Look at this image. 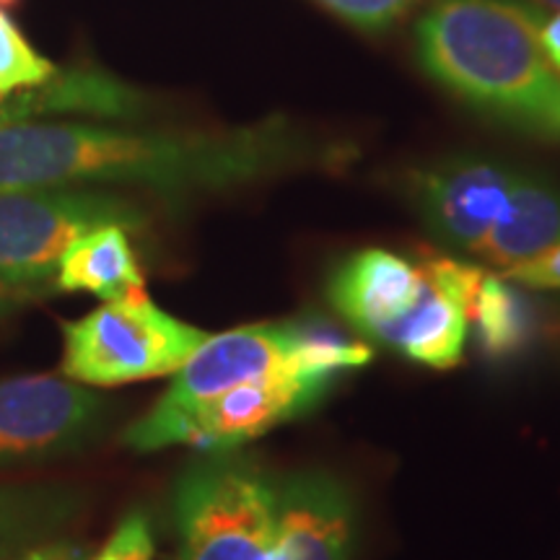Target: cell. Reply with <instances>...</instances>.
Returning a JSON list of instances; mask_svg holds the SVG:
<instances>
[{"mask_svg": "<svg viewBox=\"0 0 560 560\" xmlns=\"http://www.w3.org/2000/svg\"><path fill=\"white\" fill-rule=\"evenodd\" d=\"M542 21L522 0H439L418 26L420 62L475 107L560 138V70L542 47Z\"/></svg>", "mask_w": 560, "mask_h": 560, "instance_id": "obj_2", "label": "cell"}, {"mask_svg": "<svg viewBox=\"0 0 560 560\" xmlns=\"http://www.w3.org/2000/svg\"><path fill=\"white\" fill-rule=\"evenodd\" d=\"M429 289L431 276L423 265L387 249H363L338 265L327 296L355 330L392 348Z\"/></svg>", "mask_w": 560, "mask_h": 560, "instance_id": "obj_9", "label": "cell"}, {"mask_svg": "<svg viewBox=\"0 0 560 560\" xmlns=\"http://www.w3.org/2000/svg\"><path fill=\"white\" fill-rule=\"evenodd\" d=\"M355 501L332 475L276 482V560H353Z\"/></svg>", "mask_w": 560, "mask_h": 560, "instance_id": "obj_11", "label": "cell"}, {"mask_svg": "<svg viewBox=\"0 0 560 560\" xmlns=\"http://www.w3.org/2000/svg\"><path fill=\"white\" fill-rule=\"evenodd\" d=\"M560 242V190L550 182L520 172L495 219L493 229L478 249V260L495 270L535 260Z\"/></svg>", "mask_w": 560, "mask_h": 560, "instance_id": "obj_13", "label": "cell"}, {"mask_svg": "<svg viewBox=\"0 0 560 560\" xmlns=\"http://www.w3.org/2000/svg\"><path fill=\"white\" fill-rule=\"evenodd\" d=\"M19 499H5L0 501V545L5 542V537H9V532L16 527V509H19Z\"/></svg>", "mask_w": 560, "mask_h": 560, "instance_id": "obj_22", "label": "cell"}, {"mask_svg": "<svg viewBox=\"0 0 560 560\" xmlns=\"http://www.w3.org/2000/svg\"><path fill=\"white\" fill-rule=\"evenodd\" d=\"M499 272L503 278H509L511 283L524 285V289H560V242L548 252H542L540 257H535V260H527Z\"/></svg>", "mask_w": 560, "mask_h": 560, "instance_id": "obj_19", "label": "cell"}, {"mask_svg": "<svg viewBox=\"0 0 560 560\" xmlns=\"http://www.w3.org/2000/svg\"><path fill=\"white\" fill-rule=\"evenodd\" d=\"M179 560H276V482L247 459L213 457L174 495Z\"/></svg>", "mask_w": 560, "mask_h": 560, "instance_id": "obj_5", "label": "cell"}, {"mask_svg": "<svg viewBox=\"0 0 560 560\" xmlns=\"http://www.w3.org/2000/svg\"><path fill=\"white\" fill-rule=\"evenodd\" d=\"M348 24L359 26V30H382L392 19H397L408 9L412 0H319Z\"/></svg>", "mask_w": 560, "mask_h": 560, "instance_id": "obj_18", "label": "cell"}, {"mask_svg": "<svg viewBox=\"0 0 560 560\" xmlns=\"http://www.w3.org/2000/svg\"><path fill=\"white\" fill-rule=\"evenodd\" d=\"M55 73H58L55 62L42 58L13 26V21L0 11V96L39 86Z\"/></svg>", "mask_w": 560, "mask_h": 560, "instance_id": "obj_16", "label": "cell"}, {"mask_svg": "<svg viewBox=\"0 0 560 560\" xmlns=\"http://www.w3.org/2000/svg\"><path fill=\"white\" fill-rule=\"evenodd\" d=\"M21 560H83V556L73 545H47V548L30 550Z\"/></svg>", "mask_w": 560, "mask_h": 560, "instance_id": "obj_21", "label": "cell"}, {"mask_svg": "<svg viewBox=\"0 0 560 560\" xmlns=\"http://www.w3.org/2000/svg\"><path fill=\"white\" fill-rule=\"evenodd\" d=\"M429 265L459 296L467 325L488 359H509L527 346L532 312L509 278L454 257H429Z\"/></svg>", "mask_w": 560, "mask_h": 560, "instance_id": "obj_12", "label": "cell"}, {"mask_svg": "<svg viewBox=\"0 0 560 560\" xmlns=\"http://www.w3.org/2000/svg\"><path fill=\"white\" fill-rule=\"evenodd\" d=\"M340 374H289L247 382L202 405L187 423L185 444L213 452L255 441L280 423L304 416L330 395Z\"/></svg>", "mask_w": 560, "mask_h": 560, "instance_id": "obj_10", "label": "cell"}, {"mask_svg": "<svg viewBox=\"0 0 560 560\" xmlns=\"http://www.w3.org/2000/svg\"><path fill=\"white\" fill-rule=\"evenodd\" d=\"M19 0H0V9H9V5H16Z\"/></svg>", "mask_w": 560, "mask_h": 560, "instance_id": "obj_24", "label": "cell"}, {"mask_svg": "<svg viewBox=\"0 0 560 560\" xmlns=\"http://www.w3.org/2000/svg\"><path fill=\"white\" fill-rule=\"evenodd\" d=\"M540 37H542V47H545V52H548L550 62L560 70V11L552 19L542 21Z\"/></svg>", "mask_w": 560, "mask_h": 560, "instance_id": "obj_20", "label": "cell"}, {"mask_svg": "<svg viewBox=\"0 0 560 560\" xmlns=\"http://www.w3.org/2000/svg\"><path fill=\"white\" fill-rule=\"evenodd\" d=\"M545 5H550V9H558L560 11V0H542Z\"/></svg>", "mask_w": 560, "mask_h": 560, "instance_id": "obj_23", "label": "cell"}, {"mask_svg": "<svg viewBox=\"0 0 560 560\" xmlns=\"http://www.w3.org/2000/svg\"><path fill=\"white\" fill-rule=\"evenodd\" d=\"M9 499V493H3V490H0V501H5Z\"/></svg>", "mask_w": 560, "mask_h": 560, "instance_id": "obj_25", "label": "cell"}, {"mask_svg": "<svg viewBox=\"0 0 560 560\" xmlns=\"http://www.w3.org/2000/svg\"><path fill=\"white\" fill-rule=\"evenodd\" d=\"M62 335V374L86 387L170 376L208 338L198 327L159 310L145 289L104 301L83 319L66 322Z\"/></svg>", "mask_w": 560, "mask_h": 560, "instance_id": "obj_4", "label": "cell"}, {"mask_svg": "<svg viewBox=\"0 0 560 560\" xmlns=\"http://www.w3.org/2000/svg\"><path fill=\"white\" fill-rule=\"evenodd\" d=\"M363 342L346 340L325 325L283 322L249 325L202 340L185 366L174 371L164 397L125 431L122 441L136 452H156L185 444L190 418L202 405L247 382L289 374H342L369 363Z\"/></svg>", "mask_w": 560, "mask_h": 560, "instance_id": "obj_3", "label": "cell"}, {"mask_svg": "<svg viewBox=\"0 0 560 560\" xmlns=\"http://www.w3.org/2000/svg\"><path fill=\"white\" fill-rule=\"evenodd\" d=\"M100 397L68 376H16L0 382V467L79 450L100 425Z\"/></svg>", "mask_w": 560, "mask_h": 560, "instance_id": "obj_7", "label": "cell"}, {"mask_svg": "<svg viewBox=\"0 0 560 560\" xmlns=\"http://www.w3.org/2000/svg\"><path fill=\"white\" fill-rule=\"evenodd\" d=\"M55 283L60 291H86L102 301L145 289L143 272L128 240V226L107 223L79 236L62 255Z\"/></svg>", "mask_w": 560, "mask_h": 560, "instance_id": "obj_14", "label": "cell"}, {"mask_svg": "<svg viewBox=\"0 0 560 560\" xmlns=\"http://www.w3.org/2000/svg\"><path fill=\"white\" fill-rule=\"evenodd\" d=\"M310 145L291 122L221 132L21 122L0 130V192L130 185L161 195L226 190L299 164Z\"/></svg>", "mask_w": 560, "mask_h": 560, "instance_id": "obj_1", "label": "cell"}, {"mask_svg": "<svg viewBox=\"0 0 560 560\" xmlns=\"http://www.w3.org/2000/svg\"><path fill=\"white\" fill-rule=\"evenodd\" d=\"M516 174L499 161L454 156L412 174L410 195L433 240L478 255L506 206Z\"/></svg>", "mask_w": 560, "mask_h": 560, "instance_id": "obj_8", "label": "cell"}, {"mask_svg": "<svg viewBox=\"0 0 560 560\" xmlns=\"http://www.w3.org/2000/svg\"><path fill=\"white\" fill-rule=\"evenodd\" d=\"M423 268L431 276V289L392 342V350L423 366L452 369L462 361L470 325L452 285L431 268L429 260L423 262Z\"/></svg>", "mask_w": 560, "mask_h": 560, "instance_id": "obj_15", "label": "cell"}, {"mask_svg": "<svg viewBox=\"0 0 560 560\" xmlns=\"http://www.w3.org/2000/svg\"><path fill=\"white\" fill-rule=\"evenodd\" d=\"M153 558V535L149 520L143 514L125 516L109 542L102 552L91 560H151Z\"/></svg>", "mask_w": 560, "mask_h": 560, "instance_id": "obj_17", "label": "cell"}, {"mask_svg": "<svg viewBox=\"0 0 560 560\" xmlns=\"http://www.w3.org/2000/svg\"><path fill=\"white\" fill-rule=\"evenodd\" d=\"M107 223L136 229L143 213L117 195L86 187L0 192V283L52 278L70 244Z\"/></svg>", "mask_w": 560, "mask_h": 560, "instance_id": "obj_6", "label": "cell"}]
</instances>
